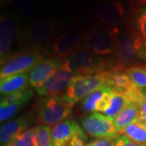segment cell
Returning a JSON list of instances; mask_svg holds the SVG:
<instances>
[{
	"mask_svg": "<svg viewBox=\"0 0 146 146\" xmlns=\"http://www.w3.org/2000/svg\"><path fill=\"white\" fill-rule=\"evenodd\" d=\"M131 27L146 45V0H142L141 5L134 11Z\"/></svg>",
	"mask_w": 146,
	"mask_h": 146,
	"instance_id": "ac0fdd59",
	"label": "cell"
},
{
	"mask_svg": "<svg viewBox=\"0 0 146 146\" xmlns=\"http://www.w3.org/2000/svg\"><path fill=\"white\" fill-rule=\"evenodd\" d=\"M139 113H140L139 106L135 102H130L120 112L119 115L114 119L115 127L117 129L119 136L124 127L131 124V123L136 122L138 119Z\"/></svg>",
	"mask_w": 146,
	"mask_h": 146,
	"instance_id": "e0dca14e",
	"label": "cell"
},
{
	"mask_svg": "<svg viewBox=\"0 0 146 146\" xmlns=\"http://www.w3.org/2000/svg\"><path fill=\"white\" fill-rule=\"evenodd\" d=\"M33 91L31 89H27L24 91L15 92L6 95H2L1 98V106H7L9 105L15 103L16 102L20 101L25 97H26L28 94H29Z\"/></svg>",
	"mask_w": 146,
	"mask_h": 146,
	"instance_id": "484cf974",
	"label": "cell"
},
{
	"mask_svg": "<svg viewBox=\"0 0 146 146\" xmlns=\"http://www.w3.org/2000/svg\"><path fill=\"white\" fill-rule=\"evenodd\" d=\"M64 63L76 76H91L124 67L116 58L97 55L84 49H79L64 59Z\"/></svg>",
	"mask_w": 146,
	"mask_h": 146,
	"instance_id": "6da1fadb",
	"label": "cell"
},
{
	"mask_svg": "<svg viewBox=\"0 0 146 146\" xmlns=\"http://www.w3.org/2000/svg\"><path fill=\"white\" fill-rule=\"evenodd\" d=\"M34 96V92L32 91L26 97L22 98L20 101L16 102L15 103L7 106H0V120L1 123L8 120L14 117L15 115L21 110L25 105L29 102V101Z\"/></svg>",
	"mask_w": 146,
	"mask_h": 146,
	"instance_id": "44dd1931",
	"label": "cell"
},
{
	"mask_svg": "<svg viewBox=\"0 0 146 146\" xmlns=\"http://www.w3.org/2000/svg\"><path fill=\"white\" fill-rule=\"evenodd\" d=\"M72 114V106L63 95L41 97L36 105V119L39 125L54 126L68 119Z\"/></svg>",
	"mask_w": 146,
	"mask_h": 146,
	"instance_id": "3957f363",
	"label": "cell"
},
{
	"mask_svg": "<svg viewBox=\"0 0 146 146\" xmlns=\"http://www.w3.org/2000/svg\"><path fill=\"white\" fill-rule=\"evenodd\" d=\"M84 37L76 32H68L59 36L53 44V50L58 57L68 58L82 43Z\"/></svg>",
	"mask_w": 146,
	"mask_h": 146,
	"instance_id": "9a60e30c",
	"label": "cell"
},
{
	"mask_svg": "<svg viewBox=\"0 0 146 146\" xmlns=\"http://www.w3.org/2000/svg\"><path fill=\"white\" fill-rule=\"evenodd\" d=\"M14 0H0V6H1V8H3L6 7L7 6H8L10 3H13Z\"/></svg>",
	"mask_w": 146,
	"mask_h": 146,
	"instance_id": "1f68e13d",
	"label": "cell"
},
{
	"mask_svg": "<svg viewBox=\"0 0 146 146\" xmlns=\"http://www.w3.org/2000/svg\"><path fill=\"white\" fill-rule=\"evenodd\" d=\"M87 139H88L87 133L84 131L83 133H80L74 136L69 142L68 146H85L87 145L86 144Z\"/></svg>",
	"mask_w": 146,
	"mask_h": 146,
	"instance_id": "83f0119b",
	"label": "cell"
},
{
	"mask_svg": "<svg viewBox=\"0 0 146 146\" xmlns=\"http://www.w3.org/2000/svg\"><path fill=\"white\" fill-rule=\"evenodd\" d=\"M21 34V27L16 14L4 13L0 18V62L1 67L10 58L12 48Z\"/></svg>",
	"mask_w": 146,
	"mask_h": 146,
	"instance_id": "8992f818",
	"label": "cell"
},
{
	"mask_svg": "<svg viewBox=\"0 0 146 146\" xmlns=\"http://www.w3.org/2000/svg\"><path fill=\"white\" fill-rule=\"evenodd\" d=\"M141 125H142V124H141ZM142 126H143V127H144L145 128V130H146V124H144V125H142Z\"/></svg>",
	"mask_w": 146,
	"mask_h": 146,
	"instance_id": "d6a6232c",
	"label": "cell"
},
{
	"mask_svg": "<svg viewBox=\"0 0 146 146\" xmlns=\"http://www.w3.org/2000/svg\"><path fill=\"white\" fill-rule=\"evenodd\" d=\"M5 146H33L31 144H29V142H27L26 141L21 139L20 137H16L15 140L11 141V143H9L7 145Z\"/></svg>",
	"mask_w": 146,
	"mask_h": 146,
	"instance_id": "4dcf8cb0",
	"label": "cell"
},
{
	"mask_svg": "<svg viewBox=\"0 0 146 146\" xmlns=\"http://www.w3.org/2000/svg\"><path fill=\"white\" fill-rule=\"evenodd\" d=\"M125 11L121 1L106 0L96 7L94 16L107 28H119L124 19Z\"/></svg>",
	"mask_w": 146,
	"mask_h": 146,
	"instance_id": "8fae6325",
	"label": "cell"
},
{
	"mask_svg": "<svg viewBox=\"0 0 146 146\" xmlns=\"http://www.w3.org/2000/svg\"><path fill=\"white\" fill-rule=\"evenodd\" d=\"M110 88L109 86H105L102 89H98L95 92L90 94L87 96L84 99L82 100L81 102V108L84 112L87 113H94L96 112V105L98 103V100L102 98L105 92Z\"/></svg>",
	"mask_w": 146,
	"mask_h": 146,
	"instance_id": "cb8c5ba5",
	"label": "cell"
},
{
	"mask_svg": "<svg viewBox=\"0 0 146 146\" xmlns=\"http://www.w3.org/2000/svg\"><path fill=\"white\" fill-rule=\"evenodd\" d=\"M126 72L136 88L142 91L146 90V65L131 66L126 68Z\"/></svg>",
	"mask_w": 146,
	"mask_h": 146,
	"instance_id": "603a6c76",
	"label": "cell"
},
{
	"mask_svg": "<svg viewBox=\"0 0 146 146\" xmlns=\"http://www.w3.org/2000/svg\"><path fill=\"white\" fill-rule=\"evenodd\" d=\"M119 28H98L89 32L84 37L82 49L100 56L115 54Z\"/></svg>",
	"mask_w": 146,
	"mask_h": 146,
	"instance_id": "5b68a950",
	"label": "cell"
},
{
	"mask_svg": "<svg viewBox=\"0 0 146 146\" xmlns=\"http://www.w3.org/2000/svg\"><path fill=\"white\" fill-rule=\"evenodd\" d=\"M114 146H145L136 143L124 135H120L115 140Z\"/></svg>",
	"mask_w": 146,
	"mask_h": 146,
	"instance_id": "f1b7e54d",
	"label": "cell"
},
{
	"mask_svg": "<svg viewBox=\"0 0 146 146\" xmlns=\"http://www.w3.org/2000/svg\"><path fill=\"white\" fill-rule=\"evenodd\" d=\"M84 131L89 136L96 139H116L119 134L114 119L98 112L91 113L81 121Z\"/></svg>",
	"mask_w": 146,
	"mask_h": 146,
	"instance_id": "52a82bcc",
	"label": "cell"
},
{
	"mask_svg": "<svg viewBox=\"0 0 146 146\" xmlns=\"http://www.w3.org/2000/svg\"><path fill=\"white\" fill-rule=\"evenodd\" d=\"M33 123L34 116L32 114H26L3 124L0 129L1 146L7 145L20 134L28 130L29 126Z\"/></svg>",
	"mask_w": 146,
	"mask_h": 146,
	"instance_id": "4fadbf2b",
	"label": "cell"
},
{
	"mask_svg": "<svg viewBox=\"0 0 146 146\" xmlns=\"http://www.w3.org/2000/svg\"><path fill=\"white\" fill-rule=\"evenodd\" d=\"M43 60V54L39 50L14 54L7 63L1 67L0 78H5L15 74L29 72Z\"/></svg>",
	"mask_w": 146,
	"mask_h": 146,
	"instance_id": "ba28073f",
	"label": "cell"
},
{
	"mask_svg": "<svg viewBox=\"0 0 146 146\" xmlns=\"http://www.w3.org/2000/svg\"><path fill=\"white\" fill-rule=\"evenodd\" d=\"M144 92H145V93H146V90H145V91H144Z\"/></svg>",
	"mask_w": 146,
	"mask_h": 146,
	"instance_id": "e575fe53",
	"label": "cell"
},
{
	"mask_svg": "<svg viewBox=\"0 0 146 146\" xmlns=\"http://www.w3.org/2000/svg\"><path fill=\"white\" fill-rule=\"evenodd\" d=\"M106 72L91 76H76L68 85L67 90L62 94L64 99L73 107L90 94L105 86H108Z\"/></svg>",
	"mask_w": 146,
	"mask_h": 146,
	"instance_id": "277c9868",
	"label": "cell"
},
{
	"mask_svg": "<svg viewBox=\"0 0 146 146\" xmlns=\"http://www.w3.org/2000/svg\"><path fill=\"white\" fill-rule=\"evenodd\" d=\"M120 135H124L132 141L146 146V130L139 122H134L124 127Z\"/></svg>",
	"mask_w": 146,
	"mask_h": 146,
	"instance_id": "ffe728a7",
	"label": "cell"
},
{
	"mask_svg": "<svg viewBox=\"0 0 146 146\" xmlns=\"http://www.w3.org/2000/svg\"><path fill=\"white\" fill-rule=\"evenodd\" d=\"M56 22L51 19L35 21L27 28L25 33L26 43L30 50H39L51 37L56 29Z\"/></svg>",
	"mask_w": 146,
	"mask_h": 146,
	"instance_id": "30bf717a",
	"label": "cell"
},
{
	"mask_svg": "<svg viewBox=\"0 0 146 146\" xmlns=\"http://www.w3.org/2000/svg\"><path fill=\"white\" fill-rule=\"evenodd\" d=\"M84 129L76 120L68 119L52 127L53 146H68L74 136L83 133Z\"/></svg>",
	"mask_w": 146,
	"mask_h": 146,
	"instance_id": "5bb4252c",
	"label": "cell"
},
{
	"mask_svg": "<svg viewBox=\"0 0 146 146\" xmlns=\"http://www.w3.org/2000/svg\"><path fill=\"white\" fill-rule=\"evenodd\" d=\"M60 1H64V0H60Z\"/></svg>",
	"mask_w": 146,
	"mask_h": 146,
	"instance_id": "836d02e7",
	"label": "cell"
},
{
	"mask_svg": "<svg viewBox=\"0 0 146 146\" xmlns=\"http://www.w3.org/2000/svg\"><path fill=\"white\" fill-rule=\"evenodd\" d=\"M36 146H53L52 128L45 125L36 127Z\"/></svg>",
	"mask_w": 146,
	"mask_h": 146,
	"instance_id": "d4e9b609",
	"label": "cell"
},
{
	"mask_svg": "<svg viewBox=\"0 0 146 146\" xmlns=\"http://www.w3.org/2000/svg\"><path fill=\"white\" fill-rule=\"evenodd\" d=\"M130 102V99L128 98L127 96H126L125 94H121L119 92L113 90L109 108L107 109V110L104 114L110 117L111 119H115V118L119 115L120 112Z\"/></svg>",
	"mask_w": 146,
	"mask_h": 146,
	"instance_id": "d6986e66",
	"label": "cell"
},
{
	"mask_svg": "<svg viewBox=\"0 0 146 146\" xmlns=\"http://www.w3.org/2000/svg\"><path fill=\"white\" fill-rule=\"evenodd\" d=\"M115 140H112V139H96V140L88 143L85 146H114L115 145Z\"/></svg>",
	"mask_w": 146,
	"mask_h": 146,
	"instance_id": "f546056e",
	"label": "cell"
},
{
	"mask_svg": "<svg viewBox=\"0 0 146 146\" xmlns=\"http://www.w3.org/2000/svg\"><path fill=\"white\" fill-rule=\"evenodd\" d=\"M76 75L65 65L63 66L47 80L42 87L36 89L40 97H55L64 94Z\"/></svg>",
	"mask_w": 146,
	"mask_h": 146,
	"instance_id": "9c48e42d",
	"label": "cell"
},
{
	"mask_svg": "<svg viewBox=\"0 0 146 146\" xmlns=\"http://www.w3.org/2000/svg\"><path fill=\"white\" fill-rule=\"evenodd\" d=\"M13 6L16 15L25 18L33 16L39 8L37 0H14Z\"/></svg>",
	"mask_w": 146,
	"mask_h": 146,
	"instance_id": "7402d4cb",
	"label": "cell"
},
{
	"mask_svg": "<svg viewBox=\"0 0 146 146\" xmlns=\"http://www.w3.org/2000/svg\"><path fill=\"white\" fill-rule=\"evenodd\" d=\"M115 56L125 67L127 64L146 61V48L143 41L129 25L120 29L116 35Z\"/></svg>",
	"mask_w": 146,
	"mask_h": 146,
	"instance_id": "7a4b0ae2",
	"label": "cell"
},
{
	"mask_svg": "<svg viewBox=\"0 0 146 146\" xmlns=\"http://www.w3.org/2000/svg\"><path fill=\"white\" fill-rule=\"evenodd\" d=\"M145 48H146V45H145Z\"/></svg>",
	"mask_w": 146,
	"mask_h": 146,
	"instance_id": "d590c367",
	"label": "cell"
},
{
	"mask_svg": "<svg viewBox=\"0 0 146 146\" xmlns=\"http://www.w3.org/2000/svg\"><path fill=\"white\" fill-rule=\"evenodd\" d=\"M29 72L15 74L0 80V92L2 95L24 91L29 89Z\"/></svg>",
	"mask_w": 146,
	"mask_h": 146,
	"instance_id": "2e32d148",
	"label": "cell"
},
{
	"mask_svg": "<svg viewBox=\"0 0 146 146\" xmlns=\"http://www.w3.org/2000/svg\"><path fill=\"white\" fill-rule=\"evenodd\" d=\"M64 59L50 57L43 59L29 72V83L32 88L42 87L49 79L63 66Z\"/></svg>",
	"mask_w": 146,
	"mask_h": 146,
	"instance_id": "7c38bea8",
	"label": "cell"
},
{
	"mask_svg": "<svg viewBox=\"0 0 146 146\" xmlns=\"http://www.w3.org/2000/svg\"><path fill=\"white\" fill-rule=\"evenodd\" d=\"M137 105L139 106V108H140V113H139V116L136 121L139 122L142 125L146 124V94Z\"/></svg>",
	"mask_w": 146,
	"mask_h": 146,
	"instance_id": "4316f807",
	"label": "cell"
}]
</instances>
